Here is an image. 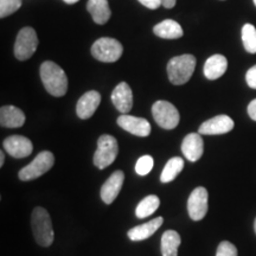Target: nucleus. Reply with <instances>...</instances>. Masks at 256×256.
Wrapping results in <instances>:
<instances>
[{"instance_id": "nucleus-1", "label": "nucleus", "mask_w": 256, "mask_h": 256, "mask_svg": "<svg viewBox=\"0 0 256 256\" xmlns=\"http://www.w3.org/2000/svg\"><path fill=\"white\" fill-rule=\"evenodd\" d=\"M40 80L50 95L60 98L68 90V78L58 64L46 60L40 66Z\"/></svg>"}, {"instance_id": "nucleus-2", "label": "nucleus", "mask_w": 256, "mask_h": 256, "mask_svg": "<svg viewBox=\"0 0 256 256\" xmlns=\"http://www.w3.org/2000/svg\"><path fill=\"white\" fill-rule=\"evenodd\" d=\"M31 228L34 238L40 247L48 248L52 244L55 232L49 212L42 206L34 208L31 214Z\"/></svg>"}, {"instance_id": "nucleus-3", "label": "nucleus", "mask_w": 256, "mask_h": 256, "mask_svg": "<svg viewBox=\"0 0 256 256\" xmlns=\"http://www.w3.org/2000/svg\"><path fill=\"white\" fill-rule=\"evenodd\" d=\"M196 69V58L194 55H182L171 58L168 63V75L172 84L182 86L190 81Z\"/></svg>"}, {"instance_id": "nucleus-4", "label": "nucleus", "mask_w": 256, "mask_h": 256, "mask_svg": "<svg viewBox=\"0 0 256 256\" xmlns=\"http://www.w3.org/2000/svg\"><path fill=\"white\" fill-rule=\"evenodd\" d=\"M119 154V145L113 136L104 134L98 140V150L94 153V165L98 168L104 170L113 164Z\"/></svg>"}, {"instance_id": "nucleus-5", "label": "nucleus", "mask_w": 256, "mask_h": 256, "mask_svg": "<svg viewBox=\"0 0 256 256\" xmlns=\"http://www.w3.org/2000/svg\"><path fill=\"white\" fill-rule=\"evenodd\" d=\"M54 164H55V156L50 151H43L38 153L36 158L32 160L30 164L19 171L18 178L23 182L34 180L50 171Z\"/></svg>"}, {"instance_id": "nucleus-6", "label": "nucleus", "mask_w": 256, "mask_h": 256, "mask_svg": "<svg viewBox=\"0 0 256 256\" xmlns=\"http://www.w3.org/2000/svg\"><path fill=\"white\" fill-rule=\"evenodd\" d=\"M122 44L110 37L100 38L92 46V55L98 60L104 63L116 62L122 55Z\"/></svg>"}, {"instance_id": "nucleus-7", "label": "nucleus", "mask_w": 256, "mask_h": 256, "mask_svg": "<svg viewBox=\"0 0 256 256\" xmlns=\"http://www.w3.org/2000/svg\"><path fill=\"white\" fill-rule=\"evenodd\" d=\"M38 46V37L34 28H23L18 32L16 40L14 52L16 58L19 60H26L34 56Z\"/></svg>"}, {"instance_id": "nucleus-8", "label": "nucleus", "mask_w": 256, "mask_h": 256, "mask_svg": "<svg viewBox=\"0 0 256 256\" xmlns=\"http://www.w3.org/2000/svg\"><path fill=\"white\" fill-rule=\"evenodd\" d=\"M152 115L156 122L164 130H174L178 126L180 115L177 108L168 101H156L152 106Z\"/></svg>"}, {"instance_id": "nucleus-9", "label": "nucleus", "mask_w": 256, "mask_h": 256, "mask_svg": "<svg viewBox=\"0 0 256 256\" xmlns=\"http://www.w3.org/2000/svg\"><path fill=\"white\" fill-rule=\"evenodd\" d=\"M208 200L209 194L203 186H198L191 192L188 200V212L192 220H200L208 214Z\"/></svg>"}, {"instance_id": "nucleus-10", "label": "nucleus", "mask_w": 256, "mask_h": 256, "mask_svg": "<svg viewBox=\"0 0 256 256\" xmlns=\"http://www.w3.org/2000/svg\"><path fill=\"white\" fill-rule=\"evenodd\" d=\"M235 124L232 118L228 115H217L212 119L206 120L198 128V133L204 136H220V134H226L234 130Z\"/></svg>"}, {"instance_id": "nucleus-11", "label": "nucleus", "mask_w": 256, "mask_h": 256, "mask_svg": "<svg viewBox=\"0 0 256 256\" xmlns=\"http://www.w3.org/2000/svg\"><path fill=\"white\" fill-rule=\"evenodd\" d=\"M2 146H4L5 151L16 159L26 158L34 151V145H32L31 140L23 136H11L6 138L2 142Z\"/></svg>"}, {"instance_id": "nucleus-12", "label": "nucleus", "mask_w": 256, "mask_h": 256, "mask_svg": "<svg viewBox=\"0 0 256 256\" xmlns=\"http://www.w3.org/2000/svg\"><path fill=\"white\" fill-rule=\"evenodd\" d=\"M118 124L126 132L136 136H148L151 134V124L144 118L122 114L118 118Z\"/></svg>"}, {"instance_id": "nucleus-13", "label": "nucleus", "mask_w": 256, "mask_h": 256, "mask_svg": "<svg viewBox=\"0 0 256 256\" xmlns=\"http://www.w3.org/2000/svg\"><path fill=\"white\" fill-rule=\"evenodd\" d=\"M112 102L118 110L122 114H127L133 108V92L128 83L121 82L114 88L112 92Z\"/></svg>"}, {"instance_id": "nucleus-14", "label": "nucleus", "mask_w": 256, "mask_h": 256, "mask_svg": "<svg viewBox=\"0 0 256 256\" xmlns=\"http://www.w3.org/2000/svg\"><path fill=\"white\" fill-rule=\"evenodd\" d=\"M124 180V174L121 170H118L112 174V176L101 188V200L104 202L106 204H112L119 196L121 188H122Z\"/></svg>"}, {"instance_id": "nucleus-15", "label": "nucleus", "mask_w": 256, "mask_h": 256, "mask_svg": "<svg viewBox=\"0 0 256 256\" xmlns=\"http://www.w3.org/2000/svg\"><path fill=\"white\" fill-rule=\"evenodd\" d=\"M101 104V95L96 90L87 92L83 94L76 104V113L78 116L82 120H87L92 118L98 106Z\"/></svg>"}, {"instance_id": "nucleus-16", "label": "nucleus", "mask_w": 256, "mask_h": 256, "mask_svg": "<svg viewBox=\"0 0 256 256\" xmlns=\"http://www.w3.org/2000/svg\"><path fill=\"white\" fill-rule=\"evenodd\" d=\"M182 152L188 162H197L204 152V142L200 133H190L184 138Z\"/></svg>"}, {"instance_id": "nucleus-17", "label": "nucleus", "mask_w": 256, "mask_h": 256, "mask_svg": "<svg viewBox=\"0 0 256 256\" xmlns=\"http://www.w3.org/2000/svg\"><path fill=\"white\" fill-rule=\"evenodd\" d=\"M162 223H164V218L159 216L156 218L148 220L147 223L142 224V226H134V228L130 229L127 235L132 241H144V240L150 238L153 234L156 232V230L162 226Z\"/></svg>"}, {"instance_id": "nucleus-18", "label": "nucleus", "mask_w": 256, "mask_h": 256, "mask_svg": "<svg viewBox=\"0 0 256 256\" xmlns=\"http://www.w3.org/2000/svg\"><path fill=\"white\" fill-rule=\"evenodd\" d=\"M25 114L14 106H2L0 110V124L6 128H18L25 124Z\"/></svg>"}, {"instance_id": "nucleus-19", "label": "nucleus", "mask_w": 256, "mask_h": 256, "mask_svg": "<svg viewBox=\"0 0 256 256\" xmlns=\"http://www.w3.org/2000/svg\"><path fill=\"white\" fill-rule=\"evenodd\" d=\"M226 68H228V60L226 57L223 55H214L210 56L204 63L203 72L208 80L214 81V80L220 78V76L224 75Z\"/></svg>"}, {"instance_id": "nucleus-20", "label": "nucleus", "mask_w": 256, "mask_h": 256, "mask_svg": "<svg viewBox=\"0 0 256 256\" xmlns=\"http://www.w3.org/2000/svg\"><path fill=\"white\" fill-rule=\"evenodd\" d=\"M87 10L95 23L100 25L107 23L112 16L108 0H88Z\"/></svg>"}, {"instance_id": "nucleus-21", "label": "nucleus", "mask_w": 256, "mask_h": 256, "mask_svg": "<svg viewBox=\"0 0 256 256\" xmlns=\"http://www.w3.org/2000/svg\"><path fill=\"white\" fill-rule=\"evenodd\" d=\"M153 32L156 36L164 38V40H178L184 34L183 28L179 23L172 19H165V20L160 22L153 28Z\"/></svg>"}, {"instance_id": "nucleus-22", "label": "nucleus", "mask_w": 256, "mask_h": 256, "mask_svg": "<svg viewBox=\"0 0 256 256\" xmlns=\"http://www.w3.org/2000/svg\"><path fill=\"white\" fill-rule=\"evenodd\" d=\"M180 242V235L176 230H166L162 236V256H178V248Z\"/></svg>"}, {"instance_id": "nucleus-23", "label": "nucleus", "mask_w": 256, "mask_h": 256, "mask_svg": "<svg viewBox=\"0 0 256 256\" xmlns=\"http://www.w3.org/2000/svg\"><path fill=\"white\" fill-rule=\"evenodd\" d=\"M184 168V160L180 156H174L171 158L166 162L164 170H162V174H160V180L162 183H170V182L174 180L178 177V174L183 171Z\"/></svg>"}, {"instance_id": "nucleus-24", "label": "nucleus", "mask_w": 256, "mask_h": 256, "mask_svg": "<svg viewBox=\"0 0 256 256\" xmlns=\"http://www.w3.org/2000/svg\"><path fill=\"white\" fill-rule=\"evenodd\" d=\"M160 206V200L158 196L150 194L138 204L136 209V215L138 218H146V217L153 215Z\"/></svg>"}, {"instance_id": "nucleus-25", "label": "nucleus", "mask_w": 256, "mask_h": 256, "mask_svg": "<svg viewBox=\"0 0 256 256\" xmlns=\"http://www.w3.org/2000/svg\"><path fill=\"white\" fill-rule=\"evenodd\" d=\"M242 42L247 52L256 54V28L254 25L246 24L242 28Z\"/></svg>"}, {"instance_id": "nucleus-26", "label": "nucleus", "mask_w": 256, "mask_h": 256, "mask_svg": "<svg viewBox=\"0 0 256 256\" xmlns=\"http://www.w3.org/2000/svg\"><path fill=\"white\" fill-rule=\"evenodd\" d=\"M22 6V0H0V18L17 12Z\"/></svg>"}, {"instance_id": "nucleus-27", "label": "nucleus", "mask_w": 256, "mask_h": 256, "mask_svg": "<svg viewBox=\"0 0 256 256\" xmlns=\"http://www.w3.org/2000/svg\"><path fill=\"white\" fill-rule=\"evenodd\" d=\"M154 160L151 156H142L138 159L136 164V172L139 176H147L152 171Z\"/></svg>"}, {"instance_id": "nucleus-28", "label": "nucleus", "mask_w": 256, "mask_h": 256, "mask_svg": "<svg viewBox=\"0 0 256 256\" xmlns=\"http://www.w3.org/2000/svg\"><path fill=\"white\" fill-rule=\"evenodd\" d=\"M216 256H238V248L229 241H222L217 247Z\"/></svg>"}, {"instance_id": "nucleus-29", "label": "nucleus", "mask_w": 256, "mask_h": 256, "mask_svg": "<svg viewBox=\"0 0 256 256\" xmlns=\"http://www.w3.org/2000/svg\"><path fill=\"white\" fill-rule=\"evenodd\" d=\"M246 81H247L249 87L256 89V66H252L246 74Z\"/></svg>"}, {"instance_id": "nucleus-30", "label": "nucleus", "mask_w": 256, "mask_h": 256, "mask_svg": "<svg viewBox=\"0 0 256 256\" xmlns=\"http://www.w3.org/2000/svg\"><path fill=\"white\" fill-rule=\"evenodd\" d=\"M138 2L150 10H156L160 5H162V0H138Z\"/></svg>"}, {"instance_id": "nucleus-31", "label": "nucleus", "mask_w": 256, "mask_h": 256, "mask_svg": "<svg viewBox=\"0 0 256 256\" xmlns=\"http://www.w3.org/2000/svg\"><path fill=\"white\" fill-rule=\"evenodd\" d=\"M248 115L252 120L256 121V98L248 104Z\"/></svg>"}, {"instance_id": "nucleus-32", "label": "nucleus", "mask_w": 256, "mask_h": 256, "mask_svg": "<svg viewBox=\"0 0 256 256\" xmlns=\"http://www.w3.org/2000/svg\"><path fill=\"white\" fill-rule=\"evenodd\" d=\"M162 2L165 8H174L176 6V2H177V0H162Z\"/></svg>"}, {"instance_id": "nucleus-33", "label": "nucleus", "mask_w": 256, "mask_h": 256, "mask_svg": "<svg viewBox=\"0 0 256 256\" xmlns=\"http://www.w3.org/2000/svg\"><path fill=\"white\" fill-rule=\"evenodd\" d=\"M4 162H5V153L4 152H0V166H4Z\"/></svg>"}, {"instance_id": "nucleus-34", "label": "nucleus", "mask_w": 256, "mask_h": 256, "mask_svg": "<svg viewBox=\"0 0 256 256\" xmlns=\"http://www.w3.org/2000/svg\"><path fill=\"white\" fill-rule=\"evenodd\" d=\"M63 2H66V4H70V5H72V4H75V2H78V0H63Z\"/></svg>"}, {"instance_id": "nucleus-35", "label": "nucleus", "mask_w": 256, "mask_h": 256, "mask_svg": "<svg viewBox=\"0 0 256 256\" xmlns=\"http://www.w3.org/2000/svg\"><path fill=\"white\" fill-rule=\"evenodd\" d=\"M254 232L256 234V218H255V222H254Z\"/></svg>"}, {"instance_id": "nucleus-36", "label": "nucleus", "mask_w": 256, "mask_h": 256, "mask_svg": "<svg viewBox=\"0 0 256 256\" xmlns=\"http://www.w3.org/2000/svg\"><path fill=\"white\" fill-rule=\"evenodd\" d=\"M254 4H255V6H256V0H254Z\"/></svg>"}]
</instances>
